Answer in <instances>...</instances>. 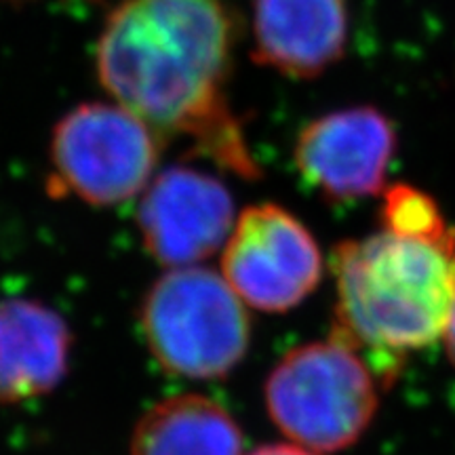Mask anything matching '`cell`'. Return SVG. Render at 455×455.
I'll return each mask as SVG.
<instances>
[{
	"label": "cell",
	"instance_id": "obj_12",
	"mask_svg": "<svg viewBox=\"0 0 455 455\" xmlns=\"http://www.w3.org/2000/svg\"><path fill=\"white\" fill-rule=\"evenodd\" d=\"M384 230L405 236L445 238L455 228L447 224L439 203L409 184H396L386 190L382 204Z\"/></svg>",
	"mask_w": 455,
	"mask_h": 455
},
{
	"label": "cell",
	"instance_id": "obj_11",
	"mask_svg": "<svg viewBox=\"0 0 455 455\" xmlns=\"http://www.w3.org/2000/svg\"><path fill=\"white\" fill-rule=\"evenodd\" d=\"M243 435L220 403L203 395H175L141 415L131 455H241Z\"/></svg>",
	"mask_w": 455,
	"mask_h": 455
},
{
	"label": "cell",
	"instance_id": "obj_1",
	"mask_svg": "<svg viewBox=\"0 0 455 455\" xmlns=\"http://www.w3.org/2000/svg\"><path fill=\"white\" fill-rule=\"evenodd\" d=\"M230 17L221 0H127L106 21L98 74L116 104L156 135L190 140L238 178H259L226 98Z\"/></svg>",
	"mask_w": 455,
	"mask_h": 455
},
{
	"label": "cell",
	"instance_id": "obj_13",
	"mask_svg": "<svg viewBox=\"0 0 455 455\" xmlns=\"http://www.w3.org/2000/svg\"><path fill=\"white\" fill-rule=\"evenodd\" d=\"M249 455H315L310 449H304L299 445H264L255 449Z\"/></svg>",
	"mask_w": 455,
	"mask_h": 455
},
{
	"label": "cell",
	"instance_id": "obj_10",
	"mask_svg": "<svg viewBox=\"0 0 455 455\" xmlns=\"http://www.w3.org/2000/svg\"><path fill=\"white\" fill-rule=\"evenodd\" d=\"M72 331L60 312L36 299L0 301V403L49 395L66 378Z\"/></svg>",
	"mask_w": 455,
	"mask_h": 455
},
{
	"label": "cell",
	"instance_id": "obj_6",
	"mask_svg": "<svg viewBox=\"0 0 455 455\" xmlns=\"http://www.w3.org/2000/svg\"><path fill=\"white\" fill-rule=\"evenodd\" d=\"M321 275V249L291 212L264 203L238 215L221 253V276L244 304L287 312L315 291Z\"/></svg>",
	"mask_w": 455,
	"mask_h": 455
},
{
	"label": "cell",
	"instance_id": "obj_2",
	"mask_svg": "<svg viewBox=\"0 0 455 455\" xmlns=\"http://www.w3.org/2000/svg\"><path fill=\"white\" fill-rule=\"evenodd\" d=\"M338 308L333 333L367 358L388 386L407 352L445 329L455 299V232L445 238L382 230L333 253Z\"/></svg>",
	"mask_w": 455,
	"mask_h": 455
},
{
	"label": "cell",
	"instance_id": "obj_4",
	"mask_svg": "<svg viewBox=\"0 0 455 455\" xmlns=\"http://www.w3.org/2000/svg\"><path fill=\"white\" fill-rule=\"evenodd\" d=\"M243 304L218 272L203 266L169 268L141 299V333L167 373L226 378L241 365L251 341Z\"/></svg>",
	"mask_w": 455,
	"mask_h": 455
},
{
	"label": "cell",
	"instance_id": "obj_9",
	"mask_svg": "<svg viewBox=\"0 0 455 455\" xmlns=\"http://www.w3.org/2000/svg\"><path fill=\"white\" fill-rule=\"evenodd\" d=\"M346 0H255L253 57L291 78H316L346 55Z\"/></svg>",
	"mask_w": 455,
	"mask_h": 455
},
{
	"label": "cell",
	"instance_id": "obj_3",
	"mask_svg": "<svg viewBox=\"0 0 455 455\" xmlns=\"http://www.w3.org/2000/svg\"><path fill=\"white\" fill-rule=\"evenodd\" d=\"M379 378L350 341L331 333L287 352L266 382L276 428L310 451H339L365 435L378 411ZM384 386V384H382Z\"/></svg>",
	"mask_w": 455,
	"mask_h": 455
},
{
	"label": "cell",
	"instance_id": "obj_7",
	"mask_svg": "<svg viewBox=\"0 0 455 455\" xmlns=\"http://www.w3.org/2000/svg\"><path fill=\"white\" fill-rule=\"evenodd\" d=\"M230 190L207 171L169 167L141 192L138 228L146 251L164 268L198 266L235 228Z\"/></svg>",
	"mask_w": 455,
	"mask_h": 455
},
{
	"label": "cell",
	"instance_id": "obj_5",
	"mask_svg": "<svg viewBox=\"0 0 455 455\" xmlns=\"http://www.w3.org/2000/svg\"><path fill=\"white\" fill-rule=\"evenodd\" d=\"M156 133L121 104H81L55 124L51 138V196L91 207L133 201L155 178Z\"/></svg>",
	"mask_w": 455,
	"mask_h": 455
},
{
	"label": "cell",
	"instance_id": "obj_14",
	"mask_svg": "<svg viewBox=\"0 0 455 455\" xmlns=\"http://www.w3.org/2000/svg\"><path fill=\"white\" fill-rule=\"evenodd\" d=\"M441 335H443V339H445L447 355H449V358H451V363L455 365V299H453L451 310H449L445 329H443Z\"/></svg>",
	"mask_w": 455,
	"mask_h": 455
},
{
	"label": "cell",
	"instance_id": "obj_8",
	"mask_svg": "<svg viewBox=\"0 0 455 455\" xmlns=\"http://www.w3.org/2000/svg\"><path fill=\"white\" fill-rule=\"evenodd\" d=\"M396 152V129L382 110L352 106L306 124L295 141V167L333 203L378 195Z\"/></svg>",
	"mask_w": 455,
	"mask_h": 455
}]
</instances>
